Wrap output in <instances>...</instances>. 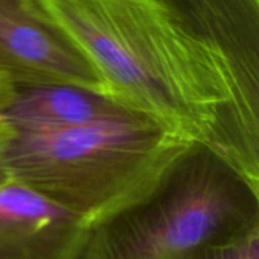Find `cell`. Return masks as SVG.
I'll return each mask as SVG.
<instances>
[{
	"label": "cell",
	"mask_w": 259,
	"mask_h": 259,
	"mask_svg": "<svg viewBox=\"0 0 259 259\" xmlns=\"http://www.w3.org/2000/svg\"><path fill=\"white\" fill-rule=\"evenodd\" d=\"M190 259H259V223L231 238L200 247Z\"/></svg>",
	"instance_id": "obj_8"
},
{
	"label": "cell",
	"mask_w": 259,
	"mask_h": 259,
	"mask_svg": "<svg viewBox=\"0 0 259 259\" xmlns=\"http://www.w3.org/2000/svg\"><path fill=\"white\" fill-rule=\"evenodd\" d=\"M0 73L12 85L67 83L109 94L91 61L41 0H0Z\"/></svg>",
	"instance_id": "obj_5"
},
{
	"label": "cell",
	"mask_w": 259,
	"mask_h": 259,
	"mask_svg": "<svg viewBox=\"0 0 259 259\" xmlns=\"http://www.w3.org/2000/svg\"><path fill=\"white\" fill-rule=\"evenodd\" d=\"M193 144L149 118H129L49 132L6 129L5 159L12 181L90 225L143 199Z\"/></svg>",
	"instance_id": "obj_2"
},
{
	"label": "cell",
	"mask_w": 259,
	"mask_h": 259,
	"mask_svg": "<svg viewBox=\"0 0 259 259\" xmlns=\"http://www.w3.org/2000/svg\"><path fill=\"white\" fill-rule=\"evenodd\" d=\"M129 118L147 117L109 94L67 83L14 85L0 108V124L9 132H49Z\"/></svg>",
	"instance_id": "obj_7"
},
{
	"label": "cell",
	"mask_w": 259,
	"mask_h": 259,
	"mask_svg": "<svg viewBox=\"0 0 259 259\" xmlns=\"http://www.w3.org/2000/svg\"><path fill=\"white\" fill-rule=\"evenodd\" d=\"M220 68L244 129L259 140V0H156Z\"/></svg>",
	"instance_id": "obj_4"
},
{
	"label": "cell",
	"mask_w": 259,
	"mask_h": 259,
	"mask_svg": "<svg viewBox=\"0 0 259 259\" xmlns=\"http://www.w3.org/2000/svg\"><path fill=\"white\" fill-rule=\"evenodd\" d=\"M12 87H14V85L8 80V77H6L5 74L0 73V108H2V105L6 102L8 96L11 94Z\"/></svg>",
	"instance_id": "obj_10"
},
{
	"label": "cell",
	"mask_w": 259,
	"mask_h": 259,
	"mask_svg": "<svg viewBox=\"0 0 259 259\" xmlns=\"http://www.w3.org/2000/svg\"><path fill=\"white\" fill-rule=\"evenodd\" d=\"M111 97L225 158L259 187V140L241 124L211 55L156 0H41Z\"/></svg>",
	"instance_id": "obj_1"
},
{
	"label": "cell",
	"mask_w": 259,
	"mask_h": 259,
	"mask_svg": "<svg viewBox=\"0 0 259 259\" xmlns=\"http://www.w3.org/2000/svg\"><path fill=\"white\" fill-rule=\"evenodd\" d=\"M85 228L20 182L0 187V259H73Z\"/></svg>",
	"instance_id": "obj_6"
},
{
	"label": "cell",
	"mask_w": 259,
	"mask_h": 259,
	"mask_svg": "<svg viewBox=\"0 0 259 259\" xmlns=\"http://www.w3.org/2000/svg\"><path fill=\"white\" fill-rule=\"evenodd\" d=\"M259 223V187L193 144L138 202L87 225L73 259H190Z\"/></svg>",
	"instance_id": "obj_3"
},
{
	"label": "cell",
	"mask_w": 259,
	"mask_h": 259,
	"mask_svg": "<svg viewBox=\"0 0 259 259\" xmlns=\"http://www.w3.org/2000/svg\"><path fill=\"white\" fill-rule=\"evenodd\" d=\"M5 135H6V129L0 124V187L12 181L8 165H6V159H5Z\"/></svg>",
	"instance_id": "obj_9"
}]
</instances>
